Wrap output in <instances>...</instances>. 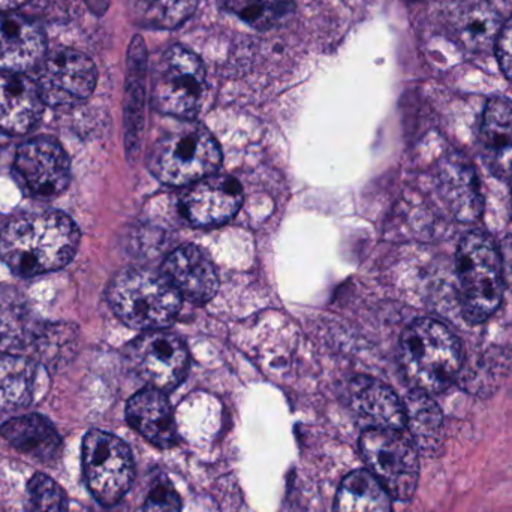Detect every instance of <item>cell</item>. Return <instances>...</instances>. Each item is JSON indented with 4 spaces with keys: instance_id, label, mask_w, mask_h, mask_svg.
<instances>
[{
    "instance_id": "6da1fadb",
    "label": "cell",
    "mask_w": 512,
    "mask_h": 512,
    "mask_svg": "<svg viewBox=\"0 0 512 512\" xmlns=\"http://www.w3.org/2000/svg\"><path fill=\"white\" fill-rule=\"evenodd\" d=\"M78 243L80 231L65 213H30L3 228L0 259L20 276H38L65 267Z\"/></svg>"
},
{
    "instance_id": "7a4b0ae2",
    "label": "cell",
    "mask_w": 512,
    "mask_h": 512,
    "mask_svg": "<svg viewBox=\"0 0 512 512\" xmlns=\"http://www.w3.org/2000/svg\"><path fill=\"white\" fill-rule=\"evenodd\" d=\"M400 363L414 390L439 394L463 367L462 345L456 334L436 319L412 322L400 340Z\"/></svg>"
},
{
    "instance_id": "3957f363",
    "label": "cell",
    "mask_w": 512,
    "mask_h": 512,
    "mask_svg": "<svg viewBox=\"0 0 512 512\" xmlns=\"http://www.w3.org/2000/svg\"><path fill=\"white\" fill-rule=\"evenodd\" d=\"M108 300L126 325L147 331L173 324L182 307V295L167 276L147 268H128L117 274Z\"/></svg>"
},
{
    "instance_id": "277c9868",
    "label": "cell",
    "mask_w": 512,
    "mask_h": 512,
    "mask_svg": "<svg viewBox=\"0 0 512 512\" xmlns=\"http://www.w3.org/2000/svg\"><path fill=\"white\" fill-rule=\"evenodd\" d=\"M456 267L463 315L471 324H483L495 315L504 295L499 248L487 234L474 231L460 242Z\"/></svg>"
},
{
    "instance_id": "5b68a950",
    "label": "cell",
    "mask_w": 512,
    "mask_h": 512,
    "mask_svg": "<svg viewBox=\"0 0 512 512\" xmlns=\"http://www.w3.org/2000/svg\"><path fill=\"white\" fill-rule=\"evenodd\" d=\"M221 161V149L212 134L192 120H185L156 141L150 170L165 185H194L215 174Z\"/></svg>"
},
{
    "instance_id": "8992f818",
    "label": "cell",
    "mask_w": 512,
    "mask_h": 512,
    "mask_svg": "<svg viewBox=\"0 0 512 512\" xmlns=\"http://www.w3.org/2000/svg\"><path fill=\"white\" fill-rule=\"evenodd\" d=\"M370 474L397 501L414 498L420 481V451L403 430L367 429L360 439Z\"/></svg>"
},
{
    "instance_id": "52a82bcc",
    "label": "cell",
    "mask_w": 512,
    "mask_h": 512,
    "mask_svg": "<svg viewBox=\"0 0 512 512\" xmlns=\"http://www.w3.org/2000/svg\"><path fill=\"white\" fill-rule=\"evenodd\" d=\"M206 92V69L197 54L174 45L162 54L153 80L156 110L180 120H194Z\"/></svg>"
},
{
    "instance_id": "ba28073f",
    "label": "cell",
    "mask_w": 512,
    "mask_h": 512,
    "mask_svg": "<svg viewBox=\"0 0 512 512\" xmlns=\"http://www.w3.org/2000/svg\"><path fill=\"white\" fill-rule=\"evenodd\" d=\"M83 472L93 498L111 507L125 498L134 483V457L122 439L90 430L83 441Z\"/></svg>"
},
{
    "instance_id": "9c48e42d",
    "label": "cell",
    "mask_w": 512,
    "mask_h": 512,
    "mask_svg": "<svg viewBox=\"0 0 512 512\" xmlns=\"http://www.w3.org/2000/svg\"><path fill=\"white\" fill-rule=\"evenodd\" d=\"M138 376L159 391H171L185 379L189 352L185 343L171 333L152 330L135 339L126 352Z\"/></svg>"
},
{
    "instance_id": "30bf717a",
    "label": "cell",
    "mask_w": 512,
    "mask_h": 512,
    "mask_svg": "<svg viewBox=\"0 0 512 512\" xmlns=\"http://www.w3.org/2000/svg\"><path fill=\"white\" fill-rule=\"evenodd\" d=\"M96 66L86 54L75 50H57L42 63L38 89L51 107L75 105L86 101L96 86Z\"/></svg>"
},
{
    "instance_id": "8fae6325",
    "label": "cell",
    "mask_w": 512,
    "mask_h": 512,
    "mask_svg": "<svg viewBox=\"0 0 512 512\" xmlns=\"http://www.w3.org/2000/svg\"><path fill=\"white\" fill-rule=\"evenodd\" d=\"M15 173L27 194L51 200L68 188L71 167L68 155L56 141L35 138L18 149Z\"/></svg>"
},
{
    "instance_id": "7c38bea8",
    "label": "cell",
    "mask_w": 512,
    "mask_h": 512,
    "mask_svg": "<svg viewBox=\"0 0 512 512\" xmlns=\"http://www.w3.org/2000/svg\"><path fill=\"white\" fill-rule=\"evenodd\" d=\"M242 203V186L234 177L212 174L188 189L182 213L194 227H218L234 218Z\"/></svg>"
},
{
    "instance_id": "4fadbf2b",
    "label": "cell",
    "mask_w": 512,
    "mask_h": 512,
    "mask_svg": "<svg viewBox=\"0 0 512 512\" xmlns=\"http://www.w3.org/2000/svg\"><path fill=\"white\" fill-rule=\"evenodd\" d=\"M44 104L38 84L29 77L0 71V131L26 134L41 119Z\"/></svg>"
},
{
    "instance_id": "5bb4252c",
    "label": "cell",
    "mask_w": 512,
    "mask_h": 512,
    "mask_svg": "<svg viewBox=\"0 0 512 512\" xmlns=\"http://www.w3.org/2000/svg\"><path fill=\"white\" fill-rule=\"evenodd\" d=\"M162 273L191 303H207L218 292L219 280L215 267L195 246H183L174 251L165 259Z\"/></svg>"
},
{
    "instance_id": "9a60e30c",
    "label": "cell",
    "mask_w": 512,
    "mask_h": 512,
    "mask_svg": "<svg viewBox=\"0 0 512 512\" xmlns=\"http://www.w3.org/2000/svg\"><path fill=\"white\" fill-rule=\"evenodd\" d=\"M480 152L493 176L512 180V102L493 98L487 104L480 129Z\"/></svg>"
},
{
    "instance_id": "2e32d148",
    "label": "cell",
    "mask_w": 512,
    "mask_h": 512,
    "mask_svg": "<svg viewBox=\"0 0 512 512\" xmlns=\"http://www.w3.org/2000/svg\"><path fill=\"white\" fill-rule=\"evenodd\" d=\"M45 38L33 21L21 15L0 14V71L20 72L44 57Z\"/></svg>"
},
{
    "instance_id": "e0dca14e",
    "label": "cell",
    "mask_w": 512,
    "mask_h": 512,
    "mask_svg": "<svg viewBox=\"0 0 512 512\" xmlns=\"http://www.w3.org/2000/svg\"><path fill=\"white\" fill-rule=\"evenodd\" d=\"M128 423L147 441L162 450L177 444L173 408L164 391L147 387L135 394L126 406Z\"/></svg>"
},
{
    "instance_id": "ac0fdd59",
    "label": "cell",
    "mask_w": 512,
    "mask_h": 512,
    "mask_svg": "<svg viewBox=\"0 0 512 512\" xmlns=\"http://www.w3.org/2000/svg\"><path fill=\"white\" fill-rule=\"evenodd\" d=\"M349 397L355 414L369 429H405V406L384 382L361 376L352 381Z\"/></svg>"
},
{
    "instance_id": "d6986e66",
    "label": "cell",
    "mask_w": 512,
    "mask_h": 512,
    "mask_svg": "<svg viewBox=\"0 0 512 512\" xmlns=\"http://www.w3.org/2000/svg\"><path fill=\"white\" fill-rule=\"evenodd\" d=\"M442 194L460 222H474L483 210L480 182L474 167L460 153H451L442 162Z\"/></svg>"
},
{
    "instance_id": "ffe728a7",
    "label": "cell",
    "mask_w": 512,
    "mask_h": 512,
    "mask_svg": "<svg viewBox=\"0 0 512 512\" xmlns=\"http://www.w3.org/2000/svg\"><path fill=\"white\" fill-rule=\"evenodd\" d=\"M405 427L415 447L427 457H438L444 453V415L432 396L420 390H412L406 396Z\"/></svg>"
},
{
    "instance_id": "44dd1931",
    "label": "cell",
    "mask_w": 512,
    "mask_h": 512,
    "mask_svg": "<svg viewBox=\"0 0 512 512\" xmlns=\"http://www.w3.org/2000/svg\"><path fill=\"white\" fill-rule=\"evenodd\" d=\"M502 26L501 15L483 0H466L450 15L451 33L471 51H487L495 47Z\"/></svg>"
},
{
    "instance_id": "7402d4cb",
    "label": "cell",
    "mask_w": 512,
    "mask_h": 512,
    "mask_svg": "<svg viewBox=\"0 0 512 512\" xmlns=\"http://www.w3.org/2000/svg\"><path fill=\"white\" fill-rule=\"evenodd\" d=\"M0 435L24 456L42 463L57 459L62 439L56 427L41 415L30 414L12 418L0 426Z\"/></svg>"
},
{
    "instance_id": "603a6c76",
    "label": "cell",
    "mask_w": 512,
    "mask_h": 512,
    "mask_svg": "<svg viewBox=\"0 0 512 512\" xmlns=\"http://www.w3.org/2000/svg\"><path fill=\"white\" fill-rule=\"evenodd\" d=\"M512 370V351L502 348L487 349L462 367L457 381L462 390L472 396L487 399L504 385Z\"/></svg>"
},
{
    "instance_id": "cb8c5ba5",
    "label": "cell",
    "mask_w": 512,
    "mask_h": 512,
    "mask_svg": "<svg viewBox=\"0 0 512 512\" xmlns=\"http://www.w3.org/2000/svg\"><path fill=\"white\" fill-rule=\"evenodd\" d=\"M391 496L369 471L351 472L337 490L334 512H393Z\"/></svg>"
},
{
    "instance_id": "d4e9b609",
    "label": "cell",
    "mask_w": 512,
    "mask_h": 512,
    "mask_svg": "<svg viewBox=\"0 0 512 512\" xmlns=\"http://www.w3.org/2000/svg\"><path fill=\"white\" fill-rule=\"evenodd\" d=\"M201 0H131L135 21L150 29H176L200 6Z\"/></svg>"
},
{
    "instance_id": "484cf974",
    "label": "cell",
    "mask_w": 512,
    "mask_h": 512,
    "mask_svg": "<svg viewBox=\"0 0 512 512\" xmlns=\"http://www.w3.org/2000/svg\"><path fill=\"white\" fill-rule=\"evenodd\" d=\"M32 366L15 357H0V405H23L32 391Z\"/></svg>"
},
{
    "instance_id": "4316f807",
    "label": "cell",
    "mask_w": 512,
    "mask_h": 512,
    "mask_svg": "<svg viewBox=\"0 0 512 512\" xmlns=\"http://www.w3.org/2000/svg\"><path fill=\"white\" fill-rule=\"evenodd\" d=\"M27 512H69L66 493L53 478L39 472L27 486Z\"/></svg>"
},
{
    "instance_id": "83f0119b",
    "label": "cell",
    "mask_w": 512,
    "mask_h": 512,
    "mask_svg": "<svg viewBox=\"0 0 512 512\" xmlns=\"http://www.w3.org/2000/svg\"><path fill=\"white\" fill-rule=\"evenodd\" d=\"M219 3L222 8L258 30L270 29L282 15L279 0H219Z\"/></svg>"
},
{
    "instance_id": "f1b7e54d",
    "label": "cell",
    "mask_w": 512,
    "mask_h": 512,
    "mask_svg": "<svg viewBox=\"0 0 512 512\" xmlns=\"http://www.w3.org/2000/svg\"><path fill=\"white\" fill-rule=\"evenodd\" d=\"M137 512H182V499L167 478L158 477Z\"/></svg>"
},
{
    "instance_id": "f546056e",
    "label": "cell",
    "mask_w": 512,
    "mask_h": 512,
    "mask_svg": "<svg viewBox=\"0 0 512 512\" xmlns=\"http://www.w3.org/2000/svg\"><path fill=\"white\" fill-rule=\"evenodd\" d=\"M495 47L499 65H501L505 77L512 81V15L502 26Z\"/></svg>"
},
{
    "instance_id": "4dcf8cb0",
    "label": "cell",
    "mask_w": 512,
    "mask_h": 512,
    "mask_svg": "<svg viewBox=\"0 0 512 512\" xmlns=\"http://www.w3.org/2000/svg\"><path fill=\"white\" fill-rule=\"evenodd\" d=\"M499 255H501L504 285L510 289L512 294V234L505 237L504 242L499 246Z\"/></svg>"
},
{
    "instance_id": "1f68e13d",
    "label": "cell",
    "mask_w": 512,
    "mask_h": 512,
    "mask_svg": "<svg viewBox=\"0 0 512 512\" xmlns=\"http://www.w3.org/2000/svg\"><path fill=\"white\" fill-rule=\"evenodd\" d=\"M26 2L27 0H0V14H5V12L12 11V9L20 8V6Z\"/></svg>"
},
{
    "instance_id": "d6a6232c",
    "label": "cell",
    "mask_w": 512,
    "mask_h": 512,
    "mask_svg": "<svg viewBox=\"0 0 512 512\" xmlns=\"http://www.w3.org/2000/svg\"><path fill=\"white\" fill-rule=\"evenodd\" d=\"M511 209H512V188H511Z\"/></svg>"
}]
</instances>
